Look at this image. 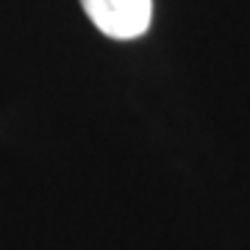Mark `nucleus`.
<instances>
[{"label": "nucleus", "instance_id": "f257e3e1", "mask_svg": "<svg viewBox=\"0 0 250 250\" xmlns=\"http://www.w3.org/2000/svg\"><path fill=\"white\" fill-rule=\"evenodd\" d=\"M92 25L108 39H139L153 20V0H81Z\"/></svg>", "mask_w": 250, "mask_h": 250}]
</instances>
